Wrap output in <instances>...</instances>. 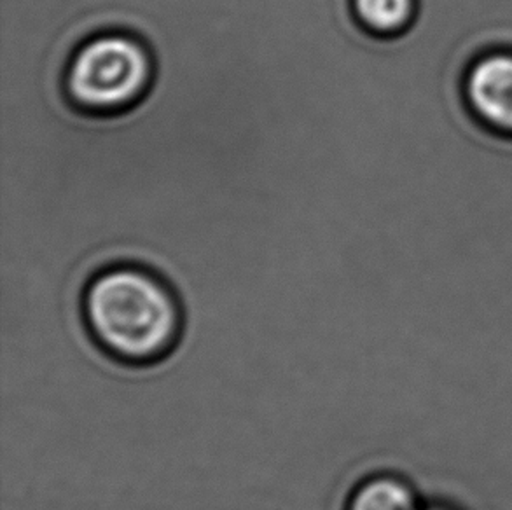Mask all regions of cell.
<instances>
[{
	"instance_id": "cell-1",
	"label": "cell",
	"mask_w": 512,
	"mask_h": 510,
	"mask_svg": "<svg viewBox=\"0 0 512 510\" xmlns=\"http://www.w3.org/2000/svg\"><path fill=\"white\" fill-rule=\"evenodd\" d=\"M81 310L97 345L132 366L165 359L182 332L179 297L142 262L102 264L84 283Z\"/></svg>"
},
{
	"instance_id": "cell-2",
	"label": "cell",
	"mask_w": 512,
	"mask_h": 510,
	"mask_svg": "<svg viewBox=\"0 0 512 510\" xmlns=\"http://www.w3.org/2000/svg\"><path fill=\"white\" fill-rule=\"evenodd\" d=\"M55 70L65 102L84 116L112 118L132 111L156 81V58L144 37L125 28H100L74 42Z\"/></svg>"
},
{
	"instance_id": "cell-6",
	"label": "cell",
	"mask_w": 512,
	"mask_h": 510,
	"mask_svg": "<svg viewBox=\"0 0 512 510\" xmlns=\"http://www.w3.org/2000/svg\"><path fill=\"white\" fill-rule=\"evenodd\" d=\"M425 510H458L455 505L446 504V502H427Z\"/></svg>"
},
{
	"instance_id": "cell-3",
	"label": "cell",
	"mask_w": 512,
	"mask_h": 510,
	"mask_svg": "<svg viewBox=\"0 0 512 510\" xmlns=\"http://www.w3.org/2000/svg\"><path fill=\"white\" fill-rule=\"evenodd\" d=\"M462 91L481 125L512 137V51L478 56L465 72Z\"/></svg>"
},
{
	"instance_id": "cell-4",
	"label": "cell",
	"mask_w": 512,
	"mask_h": 510,
	"mask_svg": "<svg viewBox=\"0 0 512 510\" xmlns=\"http://www.w3.org/2000/svg\"><path fill=\"white\" fill-rule=\"evenodd\" d=\"M355 25L374 39L404 37L418 16V0H346Z\"/></svg>"
},
{
	"instance_id": "cell-5",
	"label": "cell",
	"mask_w": 512,
	"mask_h": 510,
	"mask_svg": "<svg viewBox=\"0 0 512 510\" xmlns=\"http://www.w3.org/2000/svg\"><path fill=\"white\" fill-rule=\"evenodd\" d=\"M427 500L406 477L376 474L360 481L345 510H425Z\"/></svg>"
}]
</instances>
